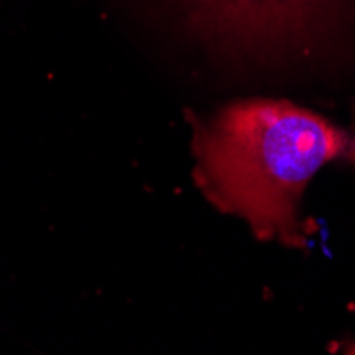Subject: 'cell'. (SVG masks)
Returning <instances> with one entry per match:
<instances>
[{
	"label": "cell",
	"mask_w": 355,
	"mask_h": 355,
	"mask_svg": "<svg viewBox=\"0 0 355 355\" xmlns=\"http://www.w3.org/2000/svg\"><path fill=\"white\" fill-rule=\"evenodd\" d=\"M202 35L239 53L285 58L324 47L355 0H175Z\"/></svg>",
	"instance_id": "obj_2"
},
{
	"label": "cell",
	"mask_w": 355,
	"mask_h": 355,
	"mask_svg": "<svg viewBox=\"0 0 355 355\" xmlns=\"http://www.w3.org/2000/svg\"><path fill=\"white\" fill-rule=\"evenodd\" d=\"M347 157H349V162L353 164L355 168V125H353V139H349V147H347Z\"/></svg>",
	"instance_id": "obj_3"
},
{
	"label": "cell",
	"mask_w": 355,
	"mask_h": 355,
	"mask_svg": "<svg viewBox=\"0 0 355 355\" xmlns=\"http://www.w3.org/2000/svg\"><path fill=\"white\" fill-rule=\"evenodd\" d=\"M193 179L223 213L260 241L302 249L300 198L311 179L349 147L345 130L287 101L253 98L193 128Z\"/></svg>",
	"instance_id": "obj_1"
}]
</instances>
